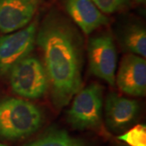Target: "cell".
I'll return each mask as SVG.
<instances>
[{"label": "cell", "mask_w": 146, "mask_h": 146, "mask_svg": "<svg viewBox=\"0 0 146 146\" xmlns=\"http://www.w3.org/2000/svg\"><path fill=\"white\" fill-rule=\"evenodd\" d=\"M44 0H0V32L10 33L28 25Z\"/></svg>", "instance_id": "8"}, {"label": "cell", "mask_w": 146, "mask_h": 146, "mask_svg": "<svg viewBox=\"0 0 146 146\" xmlns=\"http://www.w3.org/2000/svg\"><path fill=\"white\" fill-rule=\"evenodd\" d=\"M118 88L124 94L143 97L146 94V62L143 57L131 54L123 58L115 78Z\"/></svg>", "instance_id": "7"}, {"label": "cell", "mask_w": 146, "mask_h": 146, "mask_svg": "<svg viewBox=\"0 0 146 146\" xmlns=\"http://www.w3.org/2000/svg\"><path fill=\"white\" fill-rule=\"evenodd\" d=\"M88 56L90 72L110 85H114L117 52L112 36L102 33L91 37L88 43Z\"/></svg>", "instance_id": "6"}, {"label": "cell", "mask_w": 146, "mask_h": 146, "mask_svg": "<svg viewBox=\"0 0 146 146\" xmlns=\"http://www.w3.org/2000/svg\"><path fill=\"white\" fill-rule=\"evenodd\" d=\"M123 44L127 50L141 57L146 56V32L141 26L130 27L123 35Z\"/></svg>", "instance_id": "12"}, {"label": "cell", "mask_w": 146, "mask_h": 146, "mask_svg": "<svg viewBox=\"0 0 146 146\" xmlns=\"http://www.w3.org/2000/svg\"><path fill=\"white\" fill-rule=\"evenodd\" d=\"M0 146H7V145H4V144H1V143H0Z\"/></svg>", "instance_id": "16"}, {"label": "cell", "mask_w": 146, "mask_h": 146, "mask_svg": "<svg viewBox=\"0 0 146 146\" xmlns=\"http://www.w3.org/2000/svg\"><path fill=\"white\" fill-rule=\"evenodd\" d=\"M136 2L139 3H145V0H136Z\"/></svg>", "instance_id": "15"}, {"label": "cell", "mask_w": 146, "mask_h": 146, "mask_svg": "<svg viewBox=\"0 0 146 146\" xmlns=\"http://www.w3.org/2000/svg\"><path fill=\"white\" fill-rule=\"evenodd\" d=\"M11 89L25 98H42L49 89V82L42 63L29 55L16 64L9 73Z\"/></svg>", "instance_id": "4"}, {"label": "cell", "mask_w": 146, "mask_h": 146, "mask_svg": "<svg viewBox=\"0 0 146 146\" xmlns=\"http://www.w3.org/2000/svg\"><path fill=\"white\" fill-rule=\"evenodd\" d=\"M139 104L135 100L126 98L115 93L107 96L105 113L107 125L115 131L125 128L136 119Z\"/></svg>", "instance_id": "10"}, {"label": "cell", "mask_w": 146, "mask_h": 146, "mask_svg": "<svg viewBox=\"0 0 146 146\" xmlns=\"http://www.w3.org/2000/svg\"><path fill=\"white\" fill-rule=\"evenodd\" d=\"M26 146H86L85 142L64 130H53Z\"/></svg>", "instance_id": "11"}, {"label": "cell", "mask_w": 146, "mask_h": 146, "mask_svg": "<svg viewBox=\"0 0 146 146\" xmlns=\"http://www.w3.org/2000/svg\"><path fill=\"white\" fill-rule=\"evenodd\" d=\"M63 4L68 15L85 34L92 33L109 21L92 0H63Z\"/></svg>", "instance_id": "9"}, {"label": "cell", "mask_w": 146, "mask_h": 146, "mask_svg": "<svg viewBox=\"0 0 146 146\" xmlns=\"http://www.w3.org/2000/svg\"><path fill=\"white\" fill-rule=\"evenodd\" d=\"M37 21L21 30L0 36V76L9 75L19 62L30 55L36 43Z\"/></svg>", "instance_id": "5"}, {"label": "cell", "mask_w": 146, "mask_h": 146, "mask_svg": "<svg viewBox=\"0 0 146 146\" xmlns=\"http://www.w3.org/2000/svg\"><path fill=\"white\" fill-rule=\"evenodd\" d=\"M129 146H146V127L145 124H137L124 134L118 136Z\"/></svg>", "instance_id": "13"}, {"label": "cell", "mask_w": 146, "mask_h": 146, "mask_svg": "<svg viewBox=\"0 0 146 146\" xmlns=\"http://www.w3.org/2000/svg\"><path fill=\"white\" fill-rule=\"evenodd\" d=\"M51 99L58 109L69 104L82 88L83 40L63 15L50 12L36 31Z\"/></svg>", "instance_id": "1"}, {"label": "cell", "mask_w": 146, "mask_h": 146, "mask_svg": "<svg viewBox=\"0 0 146 146\" xmlns=\"http://www.w3.org/2000/svg\"><path fill=\"white\" fill-rule=\"evenodd\" d=\"M44 121L42 110L21 98L0 101V136L18 140L29 136L38 130Z\"/></svg>", "instance_id": "2"}, {"label": "cell", "mask_w": 146, "mask_h": 146, "mask_svg": "<svg viewBox=\"0 0 146 146\" xmlns=\"http://www.w3.org/2000/svg\"><path fill=\"white\" fill-rule=\"evenodd\" d=\"M101 11L110 14L123 8L129 0H92Z\"/></svg>", "instance_id": "14"}, {"label": "cell", "mask_w": 146, "mask_h": 146, "mask_svg": "<svg viewBox=\"0 0 146 146\" xmlns=\"http://www.w3.org/2000/svg\"><path fill=\"white\" fill-rule=\"evenodd\" d=\"M103 87L91 84L76 94L67 118L75 129L85 130L99 127L102 118Z\"/></svg>", "instance_id": "3"}]
</instances>
